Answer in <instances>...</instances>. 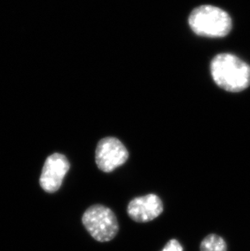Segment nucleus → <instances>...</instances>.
I'll return each instance as SVG.
<instances>
[{
    "label": "nucleus",
    "instance_id": "obj_1",
    "mask_svg": "<svg viewBox=\"0 0 250 251\" xmlns=\"http://www.w3.org/2000/svg\"><path fill=\"white\" fill-rule=\"evenodd\" d=\"M210 73L215 83L229 92H241L250 85V66L239 57L223 53L213 59Z\"/></svg>",
    "mask_w": 250,
    "mask_h": 251
},
{
    "label": "nucleus",
    "instance_id": "obj_2",
    "mask_svg": "<svg viewBox=\"0 0 250 251\" xmlns=\"http://www.w3.org/2000/svg\"><path fill=\"white\" fill-rule=\"evenodd\" d=\"M189 23L197 35L206 38L225 37L232 26L228 13L212 5L196 7L189 16Z\"/></svg>",
    "mask_w": 250,
    "mask_h": 251
},
{
    "label": "nucleus",
    "instance_id": "obj_3",
    "mask_svg": "<svg viewBox=\"0 0 250 251\" xmlns=\"http://www.w3.org/2000/svg\"><path fill=\"white\" fill-rule=\"evenodd\" d=\"M82 224L94 239L110 242L119 232L118 220L111 209L101 204L90 206L82 216Z\"/></svg>",
    "mask_w": 250,
    "mask_h": 251
},
{
    "label": "nucleus",
    "instance_id": "obj_4",
    "mask_svg": "<svg viewBox=\"0 0 250 251\" xmlns=\"http://www.w3.org/2000/svg\"><path fill=\"white\" fill-rule=\"evenodd\" d=\"M129 154L125 145L113 137L100 140L95 151V162L103 173H111L125 164Z\"/></svg>",
    "mask_w": 250,
    "mask_h": 251
},
{
    "label": "nucleus",
    "instance_id": "obj_5",
    "mask_svg": "<svg viewBox=\"0 0 250 251\" xmlns=\"http://www.w3.org/2000/svg\"><path fill=\"white\" fill-rule=\"evenodd\" d=\"M70 168L69 159L64 154L54 153L48 157L40 176V185L46 192H56Z\"/></svg>",
    "mask_w": 250,
    "mask_h": 251
},
{
    "label": "nucleus",
    "instance_id": "obj_6",
    "mask_svg": "<svg viewBox=\"0 0 250 251\" xmlns=\"http://www.w3.org/2000/svg\"><path fill=\"white\" fill-rule=\"evenodd\" d=\"M163 211V203L160 198L154 194L137 197L127 205V215L137 223H147L160 216Z\"/></svg>",
    "mask_w": 250,
    "mask_h": 251
},
{
    "label": "nucleus",
    "instance_id": "obj_7",
    "mask_svg": "<svg viewBox=\"0 0 250 251\" xmlns=\"http://www.w3.org/2000/svg\"><path fill=\"white\" fill-rule=\"evenodd\" d=\"M200 251H226V242L218 235H208L200 242Z\"/></svg>",
    "mask_w": 250,
    "mask_h": 251
},
{
    "label": "nucleus",
    "instance_id": "obj_8",
    "mask_svg": "<svg viewBox=\"0 0 250 251\" xmlns=\"http://www.w3.org/2000/svg\"><path fill=\"white\" fill-rule=\"evenodd\" d=\"M161 251H184V248L176 239H172Z\"/></svg>",
    "mask_w": 250,
    "mask_h": 251
}]
</instances>
